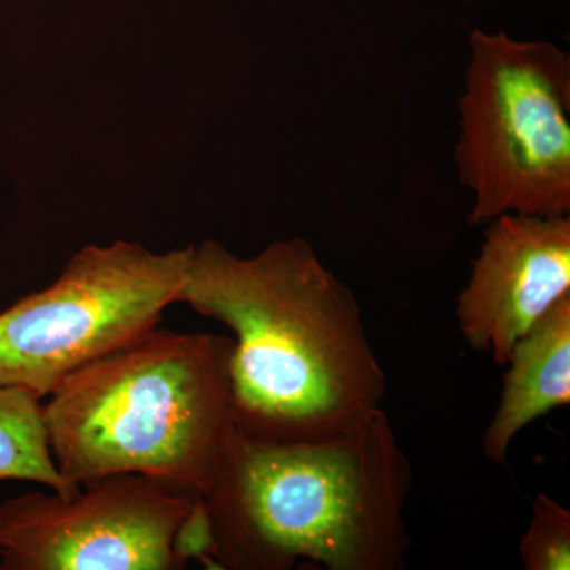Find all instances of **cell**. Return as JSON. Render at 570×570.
Segmentation results:
<instances>
[{
  "instance_id": "obj_1",
  "label": "cell",
  "mask_w": 570,
  "mask_h": 570,
  "mask_svg": "<svg viewBox=\"0 0 570 570\" xmlns=\"http://www.w3.org/2000/svg\"><path fill=\"white\" fill-rule=\"evenodd\" d=\"M178 302L223 322L235 428L264 441H316L381 411L387 376L355 295L306 239L253 257L224 245L194 247Z\"/></svg>"
},
{
  "instance_id": "obj_2",
  "label": "cell",
  "mask_w": 570,
  "mask_h": 570,
  "mask_svg": "<svg viewBox=\"0 0 570 570\" xmlns=\"http://www.w3.org/2000/svg\"><path fill=\"white\" fill-rule=\"evenodd\" d=\"M412 466L384 411L337 436L279 442L235 431L204 497L223 569L401 570Z\"/></svg>"
},
{
  "instance_id": "obj_3",
  "label": "cell",
  "mask_w": 570,
  "mask_h": 570,
  "mask_svg": "<svg viewBox=\"0 0 570 570\" xmlns=\"http://www.w3.org/2000/svg\"><path fill=\"white\" fill-rule=\"evenodd\" d=\"M232 348L154 328L63 379L43 403L59 474L73 487L141 474L205 497L236 431Z\"/></svg>"
},
{
  "instance_id": "obj_4",
  "label": "cell",
  "mask_w": 570,
  "mask_h": 570,
  "mask_svg": "<svg viewBox=\"0 0 570 570\" xmlns=\"http://www.w3.org/2000/svg\"><path fill=\"white\" fill-rule=\"evenodd\" d=\"M455 167L469 225L502 214L570 213V56L540 40L475 29L459 100Z\"/></svg>"
},
{
  "instance_id": "obj_5",
  "label": "cell",
  "mask_w": 570,
  "mask_h": 570,
  "mask_svg": "<svg viewBox=\"0 0 570 570\" xmlns=\"http://www.w3.org/2000/svg\"><path fill=\"white\" fill-rule=\"evenodd\" d=\"M194 247L86 246L61 276L0 313V382L45 400L63 379L157 328Z\"/></svg>"
},
{
  "instance_id": "obj_6",
  "label": "cell",
  "mask_w": 570,
  "mask_h": 570,
  "mask_svg": "<svg viewBox=\"0 0 570 570\" xmlns=\"http://www.w3.org/2000/svg\"><path fill=\"white\" fill-rule=\"evenodd\" d=\"M197 494L141 474L82 483L70 498L32 493L0 505V568L171 570L174 540Z\"/></svg>"
},
{
  "instance_id": "obj_7",
  "label": "cell",
  "mask_w": 570,
  "mask_h": 570,
  "mask_svg": "<svg viewBox=\"0 0 570 570\" xmlns=\"http://www.w3.org/2000/svg\"><path fill=\"white\" fill-rule=\"evenodd\" d=\"M570 295V217L502 214L485 224L456 303L469 346L505 366L517 341Z\"/></svg>"
},
{
  "instance_id": "obj_8",
  "label": "cell",
  "mask_w": 570,
  "mask_h": 570,
  "mask_svg": "<svg viewBox=\"0 0 570 570\" xmlns=\"http://www.w3.org/2000/svg\"><path fill=\"white\" fill-rule=\"evenodd\" d=\"M501 397L482 445L487 459L508 463L520 431L570 403V295L535 322L510 351Z\"/></svg>"
},
{
  "instance_id": "obj_9",
  "label": "cell",
  "mask_w": 570,
  "mask_h": 570,
  "mask_svg": "<svg viewBox=\"0 0 570 570\" xmlns=\"http://www.w3.org/2000/svg\"><path fill=\"white\" fill-rule=\"evenodd\" d=\"M6 479L40 483L63 498L81 489L56 468L40 397L0 382V480Z\"/></svg>"
},
{
  "instance_id": "obj_10",
  "label": "cell",
  "mask_w": 570,
  "mask_h": 570,
  "mask_svg": "<svg viewBox=\"0 0 570 570\" xmlns=\"http://www.w3.org/2000/svg\"><path fill=\"white\" fill-rule=\"evenodd\" d=\"M527 570L570 569V512L560 502L539 493L532 502L530 527L520 540Z\"/></svg>"
},
{
  "instance_id": "obj_11",
  "label": "cell",
  "mask_w": 570,
  "mask_h": 570,
  "mask_svg": "<svg viewBox=\"0 0 570 570\" xmlns=\"http://www.w3.org/2000/svg\"><path fill=\"white\" fill-rule=\"evenodd\" d=\"M214 550H216V542H214L212 515L204 497H200L195 499L193 509L184 517L183 523L176 531L174 551L184 566L190 558L217 564Z\"/></svg>"
}]
</instances>
